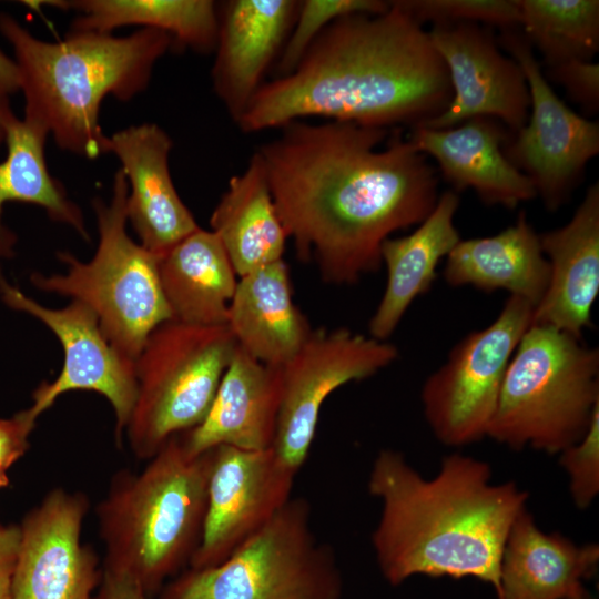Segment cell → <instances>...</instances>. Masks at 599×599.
Returning <instances> with one entry per match:
<instances>
[{"label": "cell", "instance_id": "cell-32", "mask_svg": "<svg viewBox=\"0 0 599 599\" xmlns=\"http://www.w3.org/2000/svg\"><path fill=\"white\" fill-rule=\"evenodd\" d=\"M396 3L422 24L481 22L500 30L519 28L517 0H397Z\"/></svg>", "mask_w": 599, "mask_h": 599}, {"label": "cell", "instance_id": "cell-26", "mask_svg": "<svg viewBox=\"0 0 599 599\" xmlns=\"http://www.w3.org/2000/svg\"><path fill=\"white\" fill-rule=\"evenodd\" d=\"M444 278L450 286L507 291L534 308L549 282V264L539 234L521 211L514 224L487 237L460 240L447 255Z\"/></svg>", "mask_w": 599, "mask_h": 599}, {"label": "cell", "instance_id": "cell-33", "mask_svg": "<svg viewBox=\"0 0 599 599\" xmlns=\"http://www.w3.org/2000/svg\"><path fill=\"white\" fill-rule=\"evenodd\" d=\"M558 455L569 477L573 504L579 509L588 508L599 493V408L583 437Z\"/></svg>", "mask_w": 599, "mask_h": 599}, {"label": "cell", "instance_id": "cell-13", "mask_svg": "<svg viewBox=\"0 0 599 599\" xmlns=\"http://www.w3.org/2000/svg\"><path fill=\"white\" fill-rule=\"evenodd\" d=\"M0 298L10 308L42 322L60 341L63 366L53 382H43L33 392L28 408L38 417L62 394L92 390L104 396L115 414V438L121 445L135 397L134 362L119 354L104 337L97 315L78 301L62 308H48L12 285L0 271Z\"/></svg>", "mask_w": 599, "mask_h": 599}, {"label": "cell", "instance_id": "cell-10", "mask_svg": "<svg viewBox=\"0 0 599 599\" xmlns=\"http://www.w3.org/2000/svg\"><path fill=\"white\" fill-rule=\"evenodd\" d=\"M532 312L529 302L509 296L493 323L464 336L427 377L424 416L441 444L461 447L487 437L507 366Z\"/></svg>", "mask_w": 599, "mask_h": 599}, {"label": "cell", "instance_id": "cell-21", "mask_svg": "<svg viewBox=\"0 0 599 599\" xmlns=\"http://www.w3.org/2000/svg\"><path fill=\"white\" fill-rule=\"evenodd\" d=\"M280 399L278 368L264 365L237 346L205 417L179 435L193 454L219 446L270 449Z\"/></svg>", "mask_w": 599, "mask_h": 599}, {"label": "cell", "instance_id": "cell-12", "mask_svg": "<svg viewBox=\"0 0 599 599\" xmlns=\"http://www.w3.org/2000/svg\"><path fill=\"white\" fill-rule=\"evenodd\" d=\"M398 348L351 331L313 329L297 353L277 367L281 399L272 449L298 473L305 464L326 398L339 387L367 379L398 358Z\"/></svg>", "mask_w": 599, "mask_h": 599}, {"label": "cell", "instance_id": "cell-30", "mask_svg": "<svg viewBox=\"0 0 599 599\" xmlns=\"http://www.w3.org/2000/svg\"><path fill=\"white\" fill-rule=\"evenodd\" d=\"M519 29L547 67L591 61L599 49L598 0H517Z\"/></svg>", "mask_w": 599, "mask_h": 599}, {"label": "cell", "instance_id": "cell-17", "mask_svg": "<svg viewBox=\"0 0 599 599\" xmlns=\"http://www.w3.org/2000/svg\"><path fill=\"white\" fill-rule=\"evenodd\" d=\"M173 143L155 123L124 128L108 136L104 154H114L128 182L126 220L140 244L160 256L197 230L170 172Z\"/></svg>", "mask_w": 599, "mask_h": 599}, {"label": "cell", "instance_id": "cell-24", "mask_svg": "<svg viewBox=\"0 0 599 599\" xmlns=\"http://www.w3.org/2000/svg\"><path fill=\"white\" fill-rule=\"evenodd\" d=\"M598 562L597 544L577 545L561 534H546L525 508L502 550L497 599H566L593 576Z\"/></svg>", "mask_w": 599, "mask_h": 599}, {"label": "cell", "instance_id": "cell-3", "mask_svg": "<svg viewBox=\"0 0 599 599\" xmlns=\"http://www.w3.org/2000/svg\"><path fill=\"white\" fill-rule=\"evenodd\" d=\"M367 489L382 504L372 545L389 585L416 575L471 577L498 597L502 550L527 493L512 481L491 483L486 461L457 453L427 479L393 449L377 454Z\"/></svg>", "mask_w": 599, "mask_h": 599}, {"label": "cell", "instance_id": "cell-9", "mask_svg": "<svg viewBox=\"0 0 599 599\" xmlns=\"http://www.w3.org/2000/svg\"><path fill=\"white\" fill-rule=\"evenodd\" d=\"M236 347L226 324L169 319L149 335L134 361L136 397L123 433L135 457L150 459L202 422Z\"/></svg>", "mask_w": 599, "mask_h": 599}, {"label": "cell", "instance_id": "cell-20", "mask_svg": "<svg viewBox=\"0 0 599 599\" xmlns=\"http://www.w3.org/2000/svg\"><path fill=\"white\" fill-rule=\"evenodd\" d=\"M549 264L547 290L531 324L582 339L599 293V183L590 185L570 221L539 234Z\"/></svg>", "mask_w": 599, "mask_h": 599}, {"label": "cell", "instance_id": "cell-15", "mask_svg": "<svg viewBox=\"0 0 599 599\" xmlns=\"http://www.w3.org/2000/svg\"><path fill=\"white\" fill-rule=\"evenodd\" d=\"M428 34L447 68L453 97L444 112L414 126L446 129L478 116L498 120L510 133L525 125L530 109L526 78L519 64L499 50L490 29L441 22L434 23Z\"/></svg>", "mask_w": 599, "mask_h": 599}, {"label": "cell", "instance_id": "cell-29", "mask_svg": "<svg viewBox=\"0 0 599 599\" xmlns=\"http://www.w3.org/2000/svg\"><path fill=\"white\" fill-rule=\"evenodd\" d=\"M49 6L79 12L71 29L112 33L140 26L169 33L174 44L199 53L214 52L219 4L211 0H75L48 1Z\"/></svg>", "mask_w": 599, "mask_h": 599}, {"label": "cell", "instance_id": "cell-35", "mask_svg": "<svg viewBox=\"0 0 599 599\" xmlns=\"http://www.w3.org/2000/svg\"><path fill=\"white\" fill-rule=\"evenodd\" d=\"M35 422L28 408L0 418V469L8 471L27 453Z\"/></svg>", "mask_w": 599, "mask_h": 599}, {"label": "cell", "instance_id": "cell-28", "mask_svg": "<svg viewBox=\"0 0 599 599\" xmlns=\"http://www.w3.org/2000/svg\"><path fill=\"white\" fill-rule=\"evenodd\" d=\"M210 225L238 277L283 258L288 237L256 153L230 179Z\"/></svg>", "mask_w": 599, "mask_h": 599}, {"label": "cell", "instance_id": "cell-16", "mask_svg": "<svg viewBox=\"0 0 599 599\" xmlns=\"http://www.w3.org/2000/svg\"><path fill=\"white\" fill-rule=\"evenodd\" d=\"M88 509L83 493L55 487L24 515L11 599H92L101 577L81 542Z\"/></svg>", "mask_w": 599, "mask_h": 599}, {"label": "cell", "instance_id": "cell-40", "mask_svg": "<svg viewBox=\"0 0 599 599\" xmlns=\"http://www.w3.org/2000/svg\"><path fill=\"white\" fill-rule=\"evenodd\" d=\"M8 471L0 469V489L6 488L9 485Z\"/></svg>", "mask_w": 599, "mask_h": 599}, {"label": "cell", "instance_id": "cell-11", "mask_svg": "<svg viewBox=\"0 0 599 599\" xmlns=\"http://www.w3.org/2000/svg\"><path fill=\"white\" fill-rule=\"evenodd\" d=\"M518 29L500 30L498 41L522 70L530 109L525 125L509 132L504 152L531 181L545 207L555 212L570 199L588 162L599 153V123L559 99Z\"/></svg>", "mask_w": 599, "mask_h": 599}, {"label": "cell", "instance_id": "cell-31", "mask_svg": "<svg viewBox=\"0 0 599 599\" xmlns=\"http://www.w3.org/2000/svg\"><path fill=\"white\" fill-rule=\"evenodd\" d=\"M389 1L380 0H305L298 10L276 62V77L290 73L319 33L338 18L352 13L385 12Z\"/></svg>", "mask_w": 599, "mask_h": 599}, {"label": "cell", "instance_id": "cell-36", "mask_svg": "<svg viewBox=\"0 0 599 599\" xmlns=\"http://www.w3.org/2000/svg\"><path fill=\"white\" fill-rule=\"evenodd\" d=\"M20 546L19 525L0 524V599H11Z\"/></svg>", "mask_w": 599, "mask_h": 599}, {"label": "cell", "instance_id": "cell-14", "mask_svg": "<svg viewBox=\"0 0 599 599\" xmlns=\"http://www.w3.org/2000/svg\"><path fill=\"white\" fill-rule=\"evenodd\" d=\"M297 474L272 448H213L206 515L190 568L219 565L262 529L292 498Z\"/></svg>", "mask_w": 599, "mask_h": 599}, {"label": "cell", "instance_id": "cell-8", "mask_svg": "<svg viewBox=\"0 0 599 599\" xmlns=\"http://www.w3.org/2000/svg\"><path fill=\"white\" fill-rule=\"evenodd\" d=\"M343 589L334 550L313 531L309 501L292 497L225 560L190 568L160 599H342Z\"/></svg>", "mask_w": 599, "mask_h": 599}, {"label": "cell", "instance_id": "cell-37", "mask_svg": "<svg viewBox=\"0 0 599 599\" xmlns=\"http://www.w3.org/2000/svg\"><path fill=\"white\" fill-rule=\"evenodd\" d=\"M142 586L131 576L103 569L99 588L92 599H148Z\"/></svg>", "mask_w": 599, "mask_h": 599}, {"label": "cell", "instance_id": "cell-39", "mask_svg": "<svg viewBox=\"0 0 599 599\" xmlns=\"http://www.w3.org/2000/svg\"><path fill=\"white\" fill-rule=\"evenodd\" d=\"M566 599H593L588 591L585 589L583 586L576 589L572 593H570Z\"/></svg>", "mask_w": 599, "mask_h": 599}, {"label": "cell", "instance_id": "cell-22", "mask_svg": "<svg viewBox=\"0 0 599 599\" xmlns=\"http://www.w3.org/2000/svg\"><path fill=\"white\" fill-rule=\"evenodd\" d=\"M226 325L237 346L264 365L280 367L297 353L313 329L293 301L283 258L238 277Z\"/></svg>", "mask_w": 599, "mask_h": 599}, {"label": "cell", "instance_id": "cell-23", "mask_svg": "<svg viewBox=\"0 0 599 599\" xmlns=\"http://www.w3.org/2000/svg\"><path fill=\"white\" fill-rule=\"evenodd\" d=\"M458 206V193L446 191L412 233L383 243L380 257L387 281L368 324L370 337L387 341L412 303L432 288L439 262L461 240L454 223Z\"/></svg>", "mask_w": 599, "mask_h": 599}, {"label": "cell", "instance_id": "cell-7", "mask_svg": "<svg viewBox=\"0 0 599 599\" xmlns=\"http://www.w3.org/2000/svg\"><path fill=\"white\" fill-rule=\"evenodd\" d=\"M128 182L118 170L109 202L92 200L99 243L93 257L82 262L69 252L58 257L63 274L32 273V284L87 305L98 317L108 342L134 362L149 335L172 315L162 292L158 256L126 232Z\"/></svg>", "mask_w": 599, "mask_h": 599}, {"label": "cell", "instance_id": "cell-27", "mask_svg": "<svg viewBox=\"0 0 599 599\" xmlns=\"http://www.w3.org/2000/svg\"><path fill=\"white\" fill-rule=\"evenodd\" d=\"M158 273L172 319L226 324L238 276L214 232L199 227L158 256Z\"/></svg>", "mask_w": 599, "mask_h": 599}, {"label": "cell", "instance_id": "cell-1", "mask_svg": "<svg viewBox=\"0 0 599 599\" xmlns=\"http://www.w3.org/2000/svg\"><path fill=\"white\" fill-rule=\"evenodd\" d=\"M294 121L255 152L297 256L326 283L351 285L382 265L380 248L438 200L436 170L396 130Z\"/></svg>", "mask_w": 599, "mask_h": 599}, {"label": "cell", "instance_id": "cell-34", "mask_svg": "<svg viewBox=\"0 0 599 599\" xmlns=\"http://www.w3.org/2000/svg\"><path fill=\"white\" fill-rule=\"evenodd\" d=\"M546 77V75H545ZM560 84L568 97L588 114L599 110V64L585 60H568L548 67V77Z\"/></svg>", "mask_w": 599, "mask_h": 599}, {"label": "cell", "instance_id": "cell-19", "mask_svg": "<svg viewBox=\"0 0 599 599\" xmlns=\"http://www.w3.org/2000/svg\"><path fill=\"white\" fill-rule=\"evenodd\" d=\"M410 129L409 142L437 162L454 192L471 189L485 204L507 209L537 197L531 181L506 156L509 131L498 120L478 116L446 129Z\"/></svg>", "mask_w": 599, "mask_h": 599}, {"label": "cell", "instance_id": "cell-25", "mask_svg": "<svg viewBox=\"0 0 599 599\" xmlns=\"http://www.w3.org/2000/svg\"><path fill=\"white\" fill-rule=\"evenodd\" d=\"M49 131L11 110L8 97L0 95V257L14 254L17 237L2 222L8 202L41 206L48 216L71 226L89 241L81 209L47 166L44 145Z\"/></svg>", "mask_w": 599, "mask_h": 599}, {"label": "cell", "instance_id": "cell-5", "mask_svg": "<svg viewBox=\"0 0 599 599\" xmlns=\"http://www.w3.org/2000/svg\"><path fill=\"white\" fill-rule=\"evenodd\" d=\"M213 449L191 453L171 437L139 473L116 471L97 506L104 568L149 596L190 560L205 520Z\"/></svg>", "mask_w": 599, "mask_h": 599}, {"label": "cell", "instance_id": "cell-18", "mask_svg": "<svg viewBox=\"0 0 599 599\" xmlns=\"http://www.w3.org/2000/svg\"><path fill=\"white\" fill-rule=\"evenodd\" d=\"M300 1L231 0L219 4L213 89L236 123L277 61Z\"/></svg>", "mask_w": 599, "mask_h": 599}, {"label": "cell", "instance_id": "cell-4", "mask_svg": "<svg viewBox=\"0 0 599 599\" xmlns=\"http://www.w3.org/2000/svg\"><path fill=\"white\" fill-rule=\"evenodd\" d=\"M0 33L14 52L24 119L44 126L60 149L87 159L104 154L105 97L129 102L143 92L156 62L174 45L169 33L149 28L124 37L71 29L48 42L4 12Z\"/></svg>", "mask_w": 599, "mask_h": 599}, {"label": "cell", "instance_id": "cell-38", "mask_svg": "<svg viewBox=\"0 0 599 599\" xmlns=\"http://www.w3.org/2000/svg\"><path fill=\"white\" fill-rule=\"evenodd\" d=\"M20 90L17 64L0 49V95L8 97Z\"/></svg>", "mask_w": 599, "mask_h": 599}, {"label": "cell", "instance_id": "cell-2", "mask_svg": "<svg viewBox=\"0 0 599 599\" xmlns=\"http://www.w3.org/2000/svg\"><path fill=\"white\" fill-rule=\"evenodd\" d=\"M447 68L423 24L389 1L333 21L287 74L265 81L236 122L245 133L307 118L389 129L446 110Z\"/></svg>", "mask_w": 599, "mask_h": 599}, {"label": "cell", "instance_id": "cell-6", "mask_svg": "<svg viewBox=\"0 0 599 599\" xmlns=\"http://www.w3.org/2000/svg\"><path fill=\"white\" fill-rule=\"evenodd\" d=\"M598 408V348L530 324L507 366L487 437L556 455L583 437Z\"/></svg>", "mask_w": 599, "mask_h": 599}]
</instances>
